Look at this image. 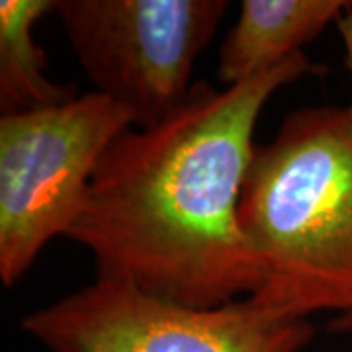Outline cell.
Returning <instances> with one entry per match:
<instances>
[{
    "instance_id": "6",
    "label": "cell",
    "mask_w": 352,
    "mask_h": 352,
    "mask_svg": "<svg viewBox=\"0 0 352 352\" xmlns=\"http://www.w3.org/2000/svg\"><path fill=\"white\" fill-rule=\"evenodd\" d=\"M349 0H245L219 47L217 78L233 87L284 63L339 22Z\"/></svg>"
},
{
    "instance_id": "5",
    "label": "cell",
    "mask_w": 352,
    "mask_h": 352,
    "mask_svg": "<svg viewBox=\"0 0 352 352\" xmlns=\"http://www.w3.org/2000/svg\"><path fill=\"white\" fill-rule=\"evenodd\" d=\"M227 8L226 0H57L55 14L96 92L145 129L188 100L194 63Z\"/></svg>"
},
{
    "instance_id": "8",
    "label": "cell",
    "mask_w": 352,
    "mask_h": 352,
    "mask_svg": "<svg viewBox=\"0 0 352 352\" xmlns=\"http://www.w3.org/2000/svg\"><path fill=\"white\" fill-rule=\"evenodd\" d=\"M337 28H339L340 38H342V43H344V51H346V55H344L346 67H349V71H351L352 75V2H349L344 12L340 14ZM346 112H349L352 120V102L346 106Z\"/></svg>"
},
{
    "instance_id": "2",
    "label": "cell",
    "mask_w": 352,
    "mask_h": 352,
    "mask_svg": "<svg viewBox=\"0 0 352 352\" xmlns=\"http://www.w3.org/2000/svg\"><path fill=\"white\" fill-rule=\"evenodd\" d=\"M239 226L263 261L254 302L307 319L352 311V120L309 106L254 145L239 196Z\"/></svg>"
},
{
    "instance_id": "9",
    "label": "cell",
    "mask_w": 352,
    "mask_h": 352,
    "mask_svg": "<svg viewBox=\"0 0 352 352\" xmlns=\"http://www.w3.org/2000/svg\"><path fill=\"white\" fill-rule=\"evenodd\" d=\"M327 329L331 333H352V311L351 314H342L333 317L327 323Z\"/></svg>"
},
{
    "instance_id": "3",
    "label": "cell",
    "mask_w": 352,
    "mask_h": 352,
    "mask_svg": "<svg viewBox=\"0 0 352 352\" xmlns=\"http://www.w3.org/2000/svg\"><path fill=\"white\" fill-rule=\"evenodd\" d=\"M129 113L92 90L45 110L0 118V280L16 286L69 233L94 170Z\"/></svg>"
},
{
    "instance_id": "7",
    "label": "cell",
    "mask_w": 352,
    "mask_h": 352,
    "mask_svg": "<svg viewBox=\"0 0 352 352\" xmlns=\"http://www.w3.org/2000/svg\"><path fill=\"white\" fill-rule=\"evenodd\" d=\"M57 0H2L0 2V110L2 116L59 106L76 98L75 85L47 78V55L34 39V25Z\"/></svg>"
},
{
    "instance_id": "4",
    "label": "cell",
    "mask_w": 352,
    "mask_h": 352,
    "mask_svg": "<svg viewBox=\"0 0 352 352\" xmlns=\"http://www.w3.org/2000/svg\"><path fill=\"white\" fill-rule=\"evenodd\" d=\"M20 327L51 352H300L315 337L309 319L251 296L196 309L112 278L32 311Z\"/></svg>"
},
{
    "instance_id": "1",
    "label": "cell",
    "mask_w": 352,
    "mask_h": 352,
    "mask_svg": "<svg viewBox=\"0 0 352 352\" xmlns=\"http://www.w3.org/2000/svg\"><path fill=\"white\" fill-rule=\"evenodd\" d=\"M321 73L302 51L233 87L200 80L164 122L113 139L67 233L96 278L196 309L254 296L266 270L237 214L254 126L276 90Z\"/></svg>"
}]
</instances>
